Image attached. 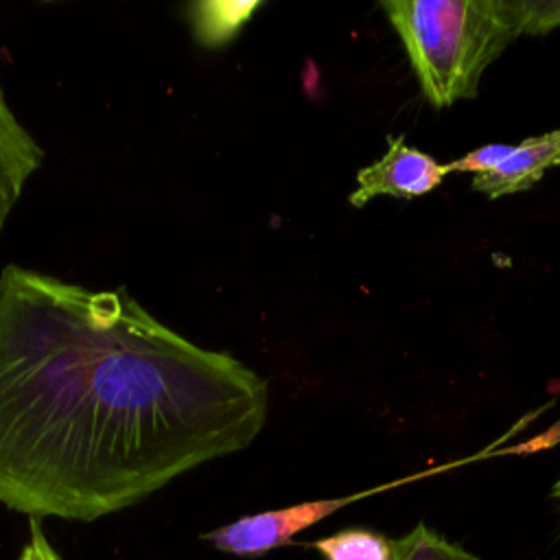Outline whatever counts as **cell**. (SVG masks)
Returning a JSON list of instances; mask_svg holds the SVG:
<instances>
[{
  "instance_id": "obj_2",
  "label": "cell",
  "mask_w": 560,
  "mask_h": 560,
  "mask_svg": "<svg viewBox=\"0 0 560 560\" xmlns=\"http://www.w3.org/2000/svg\"><path fill=\"white\" fill-rule=\"evenodd\" d=\"M381 9L435 109L475 98L483 70L521 35L508 0H383Z\"/></svg>"
},
{
  "instance_id": "obj_8",
  "label": "cell",
  "mask_w": 560,
  "mask_h": 560,
  "mask_svg": "<svg viewBox=\"0 0 560 560\" xmlns=\"http://www.w3.org/2000/svg\"><path fill=\"white\" fill-rule=\"evenodd\" d=\"M324 560H394V538L368 527H348L308 542Z\"/></svg>"
},
{
  "instance_id": "obj_4",
  "label": "cell",
  "mask_w": 560,
  "mask_h": 560,
  "mask_svg": "<svg viewBox=\"0 0 560 560\" xmlns=\"http://www.w3.org/2000/svg\"><path fill=\"white\" fill-rule=\"evenodd\" d=\"M446 175V164L407 144L405 136H389L387 151L376 162L359 168L357 188L348 201L354 208H363L374 197H422L438 188Z\"/></svg>"
},
{
  "instance_id": "obj_6",
  "label": "cell",
  "mask_w": 560,
  "mask_h": 560,
  "mask_svg": "<svg viewBox=\"0 0 560 560\" xmlns=\"http://www.w3.org/2000/svg\"><path fill=\"white\" fill-rule=\"evenodd\" d=\"M44 149L18 120L0 83V234L28 177L42 166Z\"/></svg>"
},
{
  "instance_id": "obj_12",
  "label": "cell",
  "mask_w": 560,
  "mask_h": 560,
  "mask_svg": "<svg viewBox=\"0 0 560 560\" xmlns=\"http://www.w3.org/2000/svg\"><path fill=\"white\" fill-rule=\"evenodd\" d=\"M556 444H560V420H556L542 433H536L534 438H529V440H525V442H521L516 446L505 448V453L508 455H534V453H540V451H549Z\"/></svg>"
},
{
  "instance_id": "obj_3",
  "label": "cell",
  "mask_w": 560,
  "mask_h": 560,
  "mask_svg": "<svg viewBox=\"0 0 560 560\" xmlns=\"http://www.w3.org/2000/svg\"><path fill=\"white\" fill-rule=\"evenodd\" d=\"M396 483L378 486V488L354 492L348 497L313 499V501H302L287 508L245 514L232 523H225L221 527L199 534V538L210 542L221 553H230L238 558H258L289 545L298 534L326 521L328 516L343 510L346 505L361 501L365 497H372L376 492L389 490Z\"/></svg>"
},
{
  "instance_id": "obj_13",
  "label": "cell",
  "mask_w": 560,
  "mask_h": 560,
  "mask_svg": "<svg viewBox=\"0 0 560 560\" xmlns=\"http://www.w3.org/2000/svg\"><path fill=\"white\" fill-rule=\"evenodd\" d=\"M551 494L556 497V499H560V479L556 481V486H553V490H551Z\"/></svg>"
},
{
  "instance_id": "obj_11",
  "label": "cell",
  "mask_w": 560,
  "mask_h": 560,
  "mask_svg": "<svg viewBox=\"0 0 560 560\" xmlns=\"http://www.w3.org/2000/svg\"><path fill=\"white\" fill-rule=\"evenodd\" d=\"M18 560H63V556L48 540L42 523L37 518H28V538L22 545Z\"/></svg>"
},
{
  "instance_id": "obj_5",
  "label": "cell",
  "mask_w": 560,
  "mask_h": 560,
  "mask_svg": "<svg viewBox=\"0 0 560 560\" xmlns=\"http://www.w3.org/2000/svg\"><path fill=\"white\" fill-rule=\"evenodd\" d=\"M553 166H560V129L527 138L516 147L510 144L508 155L494 168L472 175L470 186L472 190L497 199L529 190Z\"/></svg>"
},
{
  "instance_id": "obj_7",
  "label": "cell",
  "mask_w": 560,
  "mask_h": 560,
  "mask_svg": "<svg viewBox=\"0 0 560 560\" xmlns=\"http://www.w3.org/2000/svg\"><path fill=\"white\" fill-rule=\"evenodd\" d=\"M262 7V0H197L184 4V15L195 44L217 50L236 39L243 26Z\"/></svg>"
},
{
  "instance_id": "obj_10",
  "label": "cell",
  "mask_w": 560,
  "mask_h": 560,
  "mask_svg": "<svg viewBox=\"0 0 560 560\" xmlns=\"http://www.w3.org/2000/svg\"><path fill=\"white\" fill-rule=\"evenodd\" d=\"M521 35H547L560 26V0H508Z\"/></svg>"
},
{
  "instance_id": "obj_9",
  "label": "cell",
  "mask_w": 560,
  "mask_h": 560,
  "mask_svg": "<svg viewBox=\"0 0 560 560\" xmlns=\"http://www.w3.org/2000/svg\"><path fill=\"white\" fill-rule=\"evenodd\" d=\"M394 560H479L427 523H418L402 538H394Z\"/></svg>"
},
{
  "instance_id": "obj_1",
  "label": "cell",
  "mask_w": 560,
  "mask_h": 560,
  "mask_svg": "<svg viewBox=\"0 0 560 560\" xmlns=\"http://www.w3.org/2000/svg\"><path fill=\"white\" fill-rule=\"evenodd\" d=\"M269 381L120 289L0 271V503L92 523L247 448Z\"/></svg>"
}]
</instances>
